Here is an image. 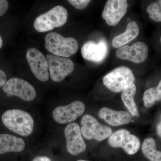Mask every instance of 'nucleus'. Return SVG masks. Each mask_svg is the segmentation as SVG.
<instances>
[{"label":"nucleus","mask_w":161,"mask_h":161,"mask_svg":"<svg viewBox=\"0 0 161 161\" xmlns=\"http://www.w3.org/2000/svg\"><path fill=\"white\" fill-rule=\"evenodd\" d=\"M2 119L6 128L22 136H28L33 131V119L28 112L23 110H7L3 113Z\"/></svg>","instance_id":"f257e3e1"},{"label":"nucleus","mask_w":161,"mask_h":161,"mask_svg":"<svg viewBox=\"0 0 161 161\" xmlns=\"http://www.w3.org/2000/svg\"><path fill=\"white\" fill-rule=\"evenodd\" d=\"M45 47L53 55L68 58L78 51L77 40L72 37L65 38L57 32H50L45 38Z\"/></svg>","instance_id":"f03ea898"},{"label":"nucleus","mask_w":161,"mask_h":161,"mask_svg":"<svg viewBox=\"0 0 161 161\" xmlns=\"http://www.w3.org/2000/svg\"><path fill=\"white\" fill-rule=\"evenodd\" d=\"M68 19L67 10L63 6H58L39 16L35 20L34 27L40 32H44L55 27L63 26Z\"/></svg>","instance_id":"7ed1b4c3"},{"label":"nucleus","mask_w":161,"mask_h":161,"mask_svg":"<svg viewBox=\"0 0 161 161\" xmlns=\"http://www.w3.org/2000/svg\"><path fill=\"white\" fill-rule=\"evenodd\" d=\"M135 76L129 68L120 66L105 75L103 83L108 89L113 92H122L131 83H134Z\"/></svg>","instance_id":"20e7f679"},{"label":"nucleus","mask_w":161,"mask_h":161,"mask_svg":"<svg viewBox=\"0 0 161 161\" xmlns=\"http://www.w3.org/2000/svg\"><path fill=\"white\" fill-rule=\"evenodd\" d=\"M80 124L81 134L88 140L103 141L112 134V130L110 127L99 123L91 115H84L80 121Z\"/></svg>","instance_id":"39448f33"},{"label":"nucleus","mask_w":161,"mask_h":161,"mask_svg":"<svg viewBox=\"0 0 161 161\" xmlns=\"http://www.w3.org/2000/svg\"><path fill=\"white\" fill-rule=\"evenodd\" d=\"M46 60L51 78L55 82L62 81L71 74L75 69L74 62L68 58L47 54Z\"/></svg>","instance_id":"423d86ee"},{"label":"nucleus","mask_w":161,"mask_h":161,"mask_svg":"<svg viewBox=\"0 0 161 161\" xmlns=\"http://www.w3.org/2000/svg\"><path fill=\"white\" fill-rule=\"evenodd\" d=\"M3 89L7 95L17 96L25 101H32L36 96V90L32 85L21 78H10L6 81Z\"/></svg>","instance_id":"0eeeda50"},{"label":"nucleus","mask_w":161,"mask_h":161,"mask_svg":"<svg viewBox=\"0 0 161 161\" xmlns=\"http://www.w3.org/2000/svg\"><path fill=\"white\" fill-rule=\"evenodd\" d=\"M108 142L111 147L123 148L130 155L135 154L140 148V141L138 137L124 129L111 134L109 137Z\"/></svg>","instance_id":"6e6552de"},{"label":"nucleus","mask_w":161,"mask_h":161,"mask_svg":"<svg viewBox=\"0 0 161 161\" xmlns=\"http://www.w3.org/2000/svg\"><path fill=\"white\" fill-rule=\"evenodd\" d=\"M26 58L33 74L38 80L43 82L49 79L48 63L44 55L36 48H30Z\"/></svg>","instance_id":"1a4fd4ad"},{"label":"nucleus","mask_w":161,"mask_h":161,"mask_svg":"<svg viewBox=\"0 0 161 161\" xmlns=\"http://www.w3.org/2000/svg\"><path fill=\"white\" fill-rule=\"evenodd\" d=\"M85 108L83 102L75 101L67 105L57 107L53 111V118L59 124L69 123L82 115Z\"/></svg>","instance_id":"9d476101"},{"label":"nucleus","mask_w":161,"mask_h":161,"mask_svg":"<svg viewBox=\"0 0 161 161\" xmlns=\"http://www.w3.org/2000/svg\"><path fill=\"white\" fill-rule=\"evenodd\" d=\"M149 48L144 42H136L132 46L124 45L119 48L115 55L119 59L126 60L133 63H142L147 60Z\"/></svg>","instance_id":"9b49d317"},{"label":"nucleus","mask_w":161,"mask_h":161,"mask_svg":"<svg viewBox=\"0 0 161 161\" xmlns=\"http://www.w3.org/2000/svg\"><path fill=\"white\" fill-rule=\"evenodd\" d=\"M64 134L66 140L67 150L70 154L77 155L85 150L86 145L78 124L72 123L67 125L64 129Z\"/></svg>","instance_id":"f8f14e48"},{"label":"nucleus","mask_w":161,"mask_h":161,"mask_svg":"<svg viewBox=\"0 0 161 161\" xmlns=\"http://www.w3.org/2000/svg\"><path fill=\"white\" fill-rule=\"evenodd\" d=\"M128 6L126 0H108L104 7L102 17L109 26H116L126 13Z\"/></svg>","instance_id":"ddd939ff"},{"label":"nucleus","mask_w":161,"mask_h":161,"mask_svg":"<svg viewBox=\"0 0 161 161\" xmlns=\"http://www.w3.org/2000/svg\"><path fill=\"white\" fill-rule=\"evenodd\" d=\"M108 53V43L104 40H100L98 43L87 41L81 48V54L84 59L95 63L103 61Z\"/></svg>","instance_id":"4468645a"},{"label":"nucleus","mask_w":161,"mask_h":161,"mask_svg":"<svg viewBox=\"0 0 161 161\" xmlns=\"http://www.w3.org/2000/svg\"><path fill=\"white\" fill-rule=\"evenodd\" d=\"M99 118L112 126H118L129 123L132 117L129 112L125 111H115L104 107L98 112Z\"/></svg>","instance_id":"2eb2a0df"},{"label":"nucleus","mask_w":161,"mask_h":161,"mask_svg":"<svg viewBox=\"0 0 161 161\" xmlns=\"http://www.w3.org/2000/svg\"><path fill=\"white\" fill-rule=\"evenodd\" d=\"M25 147L23 139L10 134H0V155L6 153L20 152Z\"/></svg>","instance_id":"dca6fc26"},{"label":"nucleus","mask_w":161,"mask_h":161,"mask_svg":"<svg viewBox=\"0 0 161 161\" xmlns=\"http://www.w3.org/2000/svg\"><path fill=\"white\" fill-rule=\"evenodd\" d=\"M140 32L139 28L135 21H131L128 23L125 31L116 36L112 41V45L114 48H119L125 45L135 39Z\"/></svg>","instance_id":"f3484780"},{"label":"nucleus","mask_w":161,"mask_h":161,"mask_svg":"<svg viewBox=\"0 0 161 161\" xmlns=\"http://www.w3.org/2000/svg\"><path fill=\"white\" fill-rule=\"evenodd\" d=\"M136 92V88L135 83H130L122 92L121 98L125 106L132 115L139 116L137 106L134 99Z\"/></svg>","instance_id":"a211bd4d"},{"label":"nucleus","mask_w":161,"mask_h":161,"mask_svg":"<svg viewBox=\"0 0 161 161\" xmlns=\"http://www.w3.org/2000/svg\"><path fill=\"white\" fill-rule=\"evenodd\" d=\"M142 150L144 155L150 161H161V152L156 150V145L153 139H146L142 145Z\"/></svg>","instance_id":"6ab92c4d"},{"label":"nucleus","mask_w":161,"mask_h":161,"mask_svg":"<svg viewBox=\"0 0 161 161\" xmlns=\"http://www.w3.org/2000/svg\"><path fill=\"white\" fill-rule=\"evenodd\" d=\"M147 11L151 20L161 22V0L150 3L147 7Z\"/></svg>","instance_id":"aec40b11"},{"label":"nucleus","mask_w":161,"mask_h":161,"mask_svg":"<svg viewBox=\"0 0 161 161\" xmlns=\"http://www.w3.org/2000/svg\"><path fill=\"white\" fill-rule=\"evenodd\" d=\"M156 101L155 88H150L144 93L143 102L147 108H150L153 106Z\"/></svg>","instance_id":"412c9836"},{"label":"nucleus","mask_w":161,"mask_h":161,"mask_svg":"<svg viewBox=\"0 0 161 161\" xmlns=\"http://www.w3.org/2000/svg\"><path fill=\"white\" fill-rule=\"evenodd\" d=\"M68 3L75 8L78 9H83L88 6L90 0H69Z\"/></svg>","instance_id":"4be33fe9"},{"label":"nucleus","mask_w":161,"mask_h":161,"mask_svg":"<svg viewBox=\"0 0 161 161\" xmlns=\"http://www.w3.org/2000/svg\"><path fill=\"white\" fill-rule=\"evenodd\" d=\"M9 8V3L6 0H0V17L6 12Z\"/></svg>","instance_id":"5701e85b"},{"label":"nucleus","mask_w":161,"mask_h":161,"mask_svg":"<svg viewBox=\"0 0 161 161\" xmlns=\"http://www.w3.org/2000/svg\"><path fill=\"white\" fill-rule=\"evenodd\" d=\"M6 73L2 69H0V88L6 83Z\"/></svg>","instance_id":"b1692460"},{"label":"nucleus","mask_w":161,"mask_h":161,"mask_svg":"<svg viewBox=\"0 0 161 161\" xmlns=\"http://www.w3.org/2000/svg\"><path fill=\"white\" fill-rule=\"evenodd\" d=\"M156 101H159L161 99V80L159 82L157 87L155 88Z\"/></svg>","instance_id":"393cba45"},{"label":"nucleus","mask_w":161,"mask_h":161,"mask_svg":"<svg viewBox=\"0 0 161 161\" xmlns=\"http://www.w3.org/2000/svg\"><path fill=\"white\" fill-rule=\"evenodd\" d=\"M32 161H51L49 158L46 156H38Z\"/></svg>","instance_id":"a878e982"},{"label":"nucleus","mask_w":161,"mask_h":161,"mask_svg":"<svg viewBox=\"0 0 161 161\" xmlns=\"http://www.w3.org/2000/svg\"><path fill=\"white\" fill-rule=\"evenodd\" d=\"M157 132L158 135L161 137V118L160 121L159 122L157 126Z\"/></svg>","instance_id":"bb28decb"},{"label":"nucleus","mask_w":161,"mask_h":161,"mask_svg":"<svg viewBox=\"0 0 161 161\" xmlns=\"http://www.w3.org/2000/svg\"><path fill=\"white\" fill-rule=\"evenodd\" d=\"M3 45V39H2V37H1V36H0V48L2 47Z\"/></svg>","instance_id":"cd10ccee"},{"label":"nucleus","mask_w":161,"mask_h":161,"mask_svg":"<svg viewBox=\"0 0 161 161\" xmlns=\"http://www.w3.org/2000/svg\"><path fill=\"white\" fill-rule=\"evenodd\" d=\"M77 161H89L84 160H78Z\"/></svg>","instance_id":"c85d7f7f"},{"label":"nucleus","mask_w":161,"mask_h":161,"mask_svg":"<svg viewBox=\"0 0 161 161\" xmlns=\"http://www.w3.org/2000/svg\"><path fill=\"white\" fill-rule=\"evenodd\" d=\"M160 43H161V36L160 37Z\"/></svg>","instance_id":"c756f323"},{"label":"nucleus","mask_w":161,"mask_h":161,"mask_svg":"<svg viewBox=\"0 0 161 161\" xmlns=\"http://www.w3.org/2000/svg\"></svg>","instance_id":"7c9ffc66"}]
</instances>
